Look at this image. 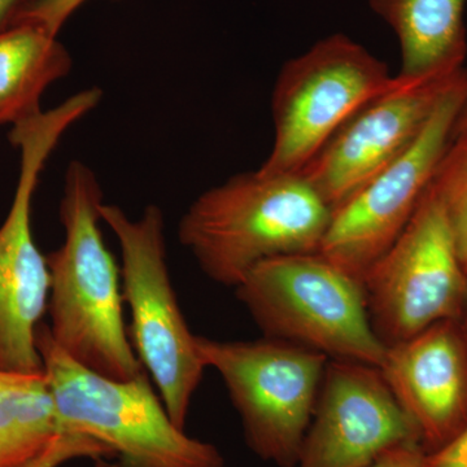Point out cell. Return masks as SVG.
I'll list each match as a JSON object with an SVG mask.
<instances>
[{"mask_svg":"<svg viewBox=\"0 0 467 467\" xmlns=\"http://www.w3.org/2000/svg\"><path fill=\"white\" fill-rule=\"evenodd\" d=\"M104 202L97 174L81 160L67 165L58 214L64 242L47 257L52 340L100 376L129 380L144 371L124 319L121 272L100 232Z\"/></svg>","mask_w":467,"mask_h":467,"instance_id":"cell-1","label":"cell"},{"mask_svg":"<svg viewBox=\"0 0 467 467\" xmlns=\"http://www.w3.org/2000/svg\"><path fill=\"white\" fill-rule=\"evenodd\" d=\"M331 213L300 174L257 169L201 193L181 218L178 238L205 275L235 288L264 261L318 252Z\"/></svg>","mask_w":467,"mask_h":467,"instance_id":"cell-2","label":"cell"},{"mask_svg":"<svg viewBox=\"0 0 467 467\" xmlns=\"http://www.w3.org/2000/svg\"><path fill=\"white\" fill-rule=\"evenodd\" d=\"M36 347L50 383L58 434L81 435L112 451V467H223L217 447L169 416L146 370L129 380L100 376L58 348L41 324Z\"/></svg>","mask_w":467,"mask_h":467,"instance_id":"cell-3","label":"cell"},{"mask_svg":"<svg viewBox=\"0 0 467 467\" xmlns=\"http://www.w3.org/2000/svg\"><path fill=\"white\" fill-rule=\"evenodd\" d=\"M100 216L121 252L122 299L130 312L131 346L169 416L184 430L207 367L171 282L164 213L150 204L140 217L131 218L119 205L103 202Z\"/></svg>","mask_w":467,"mask_h":467,"instance_id":"cell-4","label":"cell"},{"mask_svg":"<svg viewBox=\"0 0 467 467\" xmlns=\"http://www.w3.org/2000/svg\"><path fill=\"white\" fill-rule=\"evenodd\" d=\"M100 88L77 92L63 103L18 122L9 142L20 152V171L11 207L0 225V368L42 373L36 333L48 306L47 257L34 241L33 199L46 162L64 134L97 109Z\"/></svg>","mask_w":467,"mask_h":467,"instance_id":"cell-5","label":"cell"},{"mask_svg":"<svg viewBox=\"0 0 467 467\" xmlns=\"http://www.w3.org/2000/svg\"><path fill=\"white\" fill-rule=\"evenodd\" d=\"M235 291L265 337L328 358L383 364L387 348L371 327L361 281L319 252L264 261Z\"/></svg>","mask_w":467,"mask_h":467,"instance_id":"cell-6","label":"cell"},{"mask_svg":"<svg viewBox=\"0 0 467 467\" xmlns=\"http://www.w3.org/2000/svg\"><path fill=\"white\" fill-rule=\"evenodd\" d=\"M198 349L205 367L223 378L248 447L276 466H296L330 358L308 347L265 337H198Z\"/></svg>","mask_w":467,"mask_h":467,"instance_id":"cell-7","label":"cell"},{"mask_svg":"<svg viewBox=\"0 0 467 467\" xmlns=\"http://www.w3.org/2000/svg\"><path fill=\"white\" fill-rule=\"evenodd\" d=\"M396 84L389 67L346 34L315 43L276 78L275 142L259 171L299 174L344 122Z\"/></svg>","mask_w":467,"mask_h":467,"instance_id":"cell-8","label":"cell"},{"mask_svg":"<svg viewBox=\"0 0 467 467\" xmlns=\"http://www.w3.org/2000/svg\"><path fill=\"white\" fill-rule=\"evenodd\" d=\"M361 284L371 327L386 348L460 317L467 272L431 184L404 232Z\"/></svg>","mask_w":467,"mask_h":467,"instance_id":"cell-9","label":"cell"},{"mask_svg":"<svg viewBox=\"0 0 467 467\" xmlns=\"http://www.w3.org/2000/svg\"><path fill=\"white\" fill-rule=\"evenodd\" d=\"M467 95L463 70L413 143L348 201L334 209L319 254L361 281L401 235L447 150Z\"/></svg>","mask_w":467,"mask_h":467,"instance_id":"cell-10","label":"cell"},{"mask_svg":"<svg viewBox=\"0 0 467 467\" xmlns=\"http://www.w3.org/2000/svg\"><path fill=\"white\" fill-rule=\"evenodd\" d=\"M465 69L425 79L396 76L398 84L344 122L299 174L331 211L340 207L416 140Z\"/></svg>","mask_w":467,"mask_h":467,"instance_id":"cell-11","label":"cell"},{"mask_svg":"<svg viewBox=\"0 0 467 467\" xmlns=\"http://www.w3.org/2000/svg\"><path fill=\"white\" fill-rule=\"evenodd\" d=\"M405 442L420 431L379 368L330 358L295 467H368Z\"/></svg>","mask_w":467,"mask_h":467,"instance_id":"cell-12","label":"cell"},{"mask_svg":"<svg viewBox=\"0 0 467 467\" xmlns=\"http://www.w3.org/2000/svg\"><path fill=\"white\" fill-rule=\"evenodd\" d=\"M451 322L389 347L379 368L416 423L426 453L441 450L467 427V355Z\"/></svg>","mask_w":467,"mask_h":467,"instance_id":"cell-13","label":"cell"},{"mask_svg":"<svg viewBox=\"0 0 467 467\" xmlns=\"http://www.w3.org/2000/svg\"><path fill=\"white\" fill-rule=\"evenodd\" d=\"M466 2L368 0L371 9L391 27L400 43V78L453 75L465 67Z\"/></svg>","mask_w":467,"mask_h":467,"instance_id":"cell-14","label":"cell"},{"mask_svg":"<svg viewBox=\"0 0 467 467\" xmlns=\"http://www.w3.org/2000/svg\"><path fill=\"white\" fill-rule=\"evenodd\" d=\"M73 60L57 34L27 18L0 29V125L42 112V97L69 75Z\"/></svg>","mask_w":467,"mask_h":467,"instance_id":"cell-15","label":"cell"},{"mask_svg":"<svg viewBox=\"0 0 467 467\" xmlns=\"http://www.w3.org/2000/svg\"><path fill=\"white\" fill-rule=\"evenodd\" d=\"M58 435L51 387L45 371L0 368V467H20Z\"/></svg>","mask_w":467,"mask_h":467,"instance_id":"cell-16","label":"cell"},{"mask_svg":"<svg viewBox=\"0 0 467 467\" xmlns=\"http://www.w3.org/2000/svg\"><path fill=\"white\" fill-rule=\"evenodd\" d=\"M431 189L444 209L467 272V126L451 137L436 168Z\"/></svg>","mask_w":467,"mask_h":467,"instance_id":"cell-17","label":"cell"},{"mask_svg":"<svg viewBox=\"0 0 467 467\" xmlns=\"http://www.w3.org/2000/svg\"><path fill=\"white\" fill-rule=\"evenodd\" d=\"M81 459L107 462L113 459V454L109 448L88 436L58 434L41 453L20 467H60Z\"/></svg>","mask_w":467,"mask_h":467,"instance_id":"cell-18","label":"cell"},{"mask_svg":"<svg viewBox=\"0 0 467 467\" xmlns=\"http://www.w3.org/2000/svg\"><path fill=\"white\" fill-rule=\"evenodd\" d=\"M86 2L88 0H34L20 18L36 21L58 36L67 18Z\"/></svg>","mask_w":467,"mask_h":467,"instance_id":"cell-19","label":"cell"},{"mask_svg":"<svg viewBox=\"0 0 467 467\" xmlns=\"http://www.w3.org/2000/svg\"><path fill=\"white\" fill-rule=\"evenodd\" d=\"M425 456L426 451L420 442H405L384 451L368 467H426Z\"/></svg>","mask_w":467,"mask_h":467,"instance_id":"cell-20","label":"cell"},{"mask_svg":"<svg viewBox=\"0 0 467 467\" xmlns=\"http://www.w3.org/2000/svg\"><path fill=\"white\" fill-rule=\"evenodd\" d=\"M426 467H467V427L441 450L426 453Z\"/></svg>","mask_w":467,"mask_h":467,"instance_id":"cell-21","label":"cell"},{"mask_svg":"<svg viewBox=\"0 0 467 467\" xmlns=\"http://www.w3.org/2000/svg\"><path fill=\"white\" fill-rule=\"evenodd\" d=\"M34 0H0V29L23 16Z\"/></svg>","mask_w":467,"mask_h":467,"instance_id":"cell-22","label":"cell"},{"mask_svg":"<svg viewBox=\"0 0 467 467\" xmlns=\"http://www.w3.org/2000/svg\"><path fill=\"white\" fill-rule=\"evenodd\" d=\"M467 126V95L465 103H463L462 109H461V112L459 117H457L456 125H454L453 129V134H451V137L453 135H456L457 133H460L462 129H465Z\"/></svg>","mask_w":467,"mask_h":467,"instance_id":"cell-23","label":"cell"}]
</instances>
